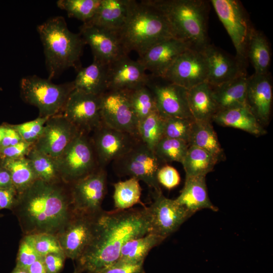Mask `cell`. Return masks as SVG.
Masks as SVG:
<instances>
[{
	"label": "cell",
	"mask_w": 273,
	"mask_h": 273,
	"mask_svg": "<svg viewBox=\"0 0 273 273\" xmlns=\"http://www.w3.org/2000/svg\"><path fill=\"white\" fill-rule=\"evenodd\" d=\"M92 139L98 165L104 168L128 152L140 140L102 123L94 131Z\"/></svg>",
	"instance_id": "cell-17"
},
{
	"label": "cell",
	"mask_w": 273,
	"mask_h": 273,
	"mask_svg": "<svg viewBox=\"0 0 273 273\" xmlns=\"http://www.w3.org/2000/svg\"><path fill=\"white\" fill-rule=\"evenodd\" d=\"M113 186V198L116 209H127L137 204H143L141 200L142 188L136 178L130 177L115 183Z\"/></svg>",
	"instance_id": "cell-35"
},
{
	"label": "cell",
	"mask_w": 273,
	"mask_h": 273,
	"mask_svg": "<svg viewBox=\"0 0 273 273\" xmlns=\"http://www.w3.org/2000/svg\"><path fill=\"white\" fill-rule=\"evenodd\" d=\"M148 76L141 63L124 55L107 65V90H134L146 85Z\"/></svg>",
	"instance_id": "cell-20"
},
{
	"label": "cell",
	"mask_w": 273,
	"mask_h": 273,
	"mask_svg": "<svg viewBox=\"0 0 273 273\" xmlns=\"http://www.w3.org/2000/svg\"><path fill=\"white\" fill-rule=\"evenodd\" d=\"M28 270L29 273H46L42 257L31 265Z\"/></svg>",
	"instance_id": "cell-52"
},
{
	"label": "cell",
	"mask_w": 273,
	"mask_h": 273,
	"mask_svg": "<svg viewBox=\"0 0 273 273\" xmlns=\"http://www.w3.org/2000/svg\"><path fill=\"white\" fill-rule=\"evenodd\" d=\"M175 200L193 214L204 209H209L214 211L218 210V208L209 199L205 176L186 178L184 187L180 195Z\"/></svg>",
	"instance_id": "cell-25"
},
{
	"label": "cell",
	"mask_w": 273,
	"mask_h": 273,
	"mask_svg": "<svg viewBox=\"0 0 273 273\" xmlns=\"http://www.w3.org/2000/svg\"><path fill=\"white\" fill-rule=\"evenodd\" d=\"M43 48L48 79L58 77L64 71L81 67L80 58L85 43L80 34L71 32L64 18L51 17L37 26Z\"/></svg>",
	"instance_id": "cell-4"
},
{
	"label": "cell",
	"mask_w": 273,
	"mask_h": 273,
	"mask_svg": "<svg viewBox=\"0 0 273 273\" xmlns=\"http://www.w3.org/2000/svg\"><path fill=\"white\" fill-rule=\"evenodd\" d=\"M207 66V82L212 86L229 81L245 72L244 65L210 43L201 50Z\"/></svg>",
	"instance_id": "cell-22"
},
{
	"label": "cell",
	"mask_w": 273,
	"mask_h": 273,
	"mask_svg": "<svg viewBox=\"0 0 273 273\" xmlns=\"http://www.w3.org/2000/svg\"><path fill=\"white\" fill-rule=\"evenodd\" d=\"M207 73L202 50L190 47L176 59L162 78L189 89L207 82Z\"/></svg>",
	"instance_id": "cell-15"
},
{
	"label": "cell",
	"mask_w": 273,
	"mask_h": 273,
	"mask_svg": "<svg viewBox=\"0 0 273 273\" xmlns=\"http://www.w3.org/2000/svg\"><path fill=\"white\" fill-rule=\"evenodd\" d=\"M49 118L38 116L34 120L11 126L19 133L23 141L34 145L42 134Z\"/></svg>",
	"instance_id": "cell-43"
},
{
	"label": "cell",
	"mask_w": 273,
	"mask_h": 273,
	"mask_svg": "<svg viewBox=\"0 0 273 273\" xmlns=\"http://www.w3.org/2000/svg\"><path fill=\"white\" fill-rule=\"evenodd\" d=\"M101 2V0H59L57 5L65 11L69 17L85 23L94 17Z\"/></svg>",
	"instance_id": "cell-40"
},
{
	"label": "cell",
	"mask_w": 273,
	"mask_h": 273,
	"mask_svg": "<svg viewBox=\"0 0 273 273\" xmlns=\"http://www.w3.org/2000/svg\"><path fill=\"white\" fill-rule=\"evenodd\" d=\"M128 93L131 106L139 121L158 112L155 97L146 85Z\"/></svg>",
	"instance_id": "cell-38"
},
{
	"label": "cell",
	"mask_w": 273,
	"mask_h": 273,
	"mask_svg": "<svg viewBox=\"0 0 273 273\" xmlns=\"http://www.w3.org/2000/svg\"><path fill=\"white\" fill-rule=\"evenodd\" d=\"M164 240L163 237L152 233L131 239L121 248L117 261L130 263H144L151 250Z\"/></svg>",
	"instance_id": "cell-31"
},
{
	"label": "cell",
	"mask_w": 273,
	"mask_h": 273,
	"mask_svg": "<svg viewBox=\"0 0 273 273\" xmlns=\"http://www.w3.org/2000/svg\"><path fill=\"white\" fill-rule=\"evenodd\" d=\"M77 128L62 114L51 116L46 122L42 134L33 147L56 158L79 133Z\"/></svg>",
	"instance_id": "cell-19"
},
{
	"label": "cell",
	"mask_w": 273,
	"mask_h": 273,
	"mask_svg": "<svg viewBox=\"0 0 273 273\" xmlns=\"http://www.w3.org/2000/svg\"><path fill=\"white\" fill-rule=\"evenodd\" d=\"M7 125H0V144L6 134Z\"/></svg>",
	"instance_id": "cell-53"
},
{
	"label": "cell",
	"mask_w": 273,
	"mask_h": 273,
	"mask_svg": "<svg viewBox=\"0 0 273 273\" xmlns=\"http://www.w3.org/2000/svg\"><path fill=\"white\" fill-rule=\"evenodd\" d=\"M11 273H29L28 268H24L15 266Z\"/></svg>",
	"instance_id": "cell-54"
},
{
	"label": "cell",
	"mask_w": 273,
	"mask_h": 273,
	"mask_svg": "<svg viewBox=\"0 0 273 273\" xmlns=\"http://www.w3.org/2000/svg\"><path fill=\"white\" fill-rule=\"evenodd\" d=\"M212 121L219 125L239 129L255 136L266 132L246 105L218 111Z\"/></svg>",
	"instance_id": "cell-27"
},
{
	"label": "cell",
	"mask_w": 273,
	"mask_h": 273,
	"mask_svg": "<svg viewBox=\"0 0 273 273\" xmlns=\"http://www.w3.org/2000/svg\"><path fill=\"white\" fill-rule=\"evenodd\" d=\"M73 273H78V272H77V271L76 270H75V271H74Z\"/></svg>",
	"instance_id": "cell-55"
},
{
	"label": "cell",
	"mask_w": 273,
	"mask_h": 273,
	"mask_svg": "<svg viewBox=\"0 0 273 273\" xmlns=\"http://www.w3.org/2000/svg\"><path fill=\"white\" fill-rule=\"evenodd\" d=\"M85 44L90 47L93 60L108 65L125 54L117 32L84 24L79 33Z\"/></svg>",
	"instance_id": "cell-18"
},
{
	"label": "cell",
	"mask_w": 273,
	"mask_h": 273,
	"mask_svg": "<svg viewBox=\"0 0 273 273\" xmlns=\"http://www.w3.org/2000/svg\"><path fill=\"white\" fill-rule=\"evenodd\" d=\"M23 236L41 257L51 253L63 252L56 235L39 233Z\"/></svg>",
	"instance_id": "cell-42"
},
{
	"label": "cell",
	"mask_w": 273,
	"mask_h": 273,
	"mask_svg": "<svg viewBox=\"0 0 273 273\" xmlns=\"http://www.w3.org/2000/svg\"><path fill=\"white\" fill-rule=\"evenodd\" d=\"M19 86L22 100L36 107L39 117H47L62 113L75 88L73 81L57 84L48 78L36 75L22 77Z\"/></svg>",
	"instance_id": "cell-6"
},
{
	"label": "cell",
	"mask_w": 273,
	"mask_h": 273,
	"mask_svg": "<svg viewBox=\"0 0 273 273\" xmlns=\"http://www.w3.org/2000/svg\"><path fill=\"white\" fill-rule=\"evenodd\" d=\"M138 131L140 141L154 152L156 145L163 137V117L158 112L150 114L139 121Z\"/></svg>",
	"instance_id": "cell-37"
},
{
	"label": "cell",
	"mask_w": 273,
	"mask_h": 273,
	"mask_svg": "<svg viewBox=\"0 0 273 273\" xmlns=\"http://www.w3.org/2000/svg\"><path fill=\"white\" fill-rule=\"evenodd\" d=\"M117 33L125 54L134 51L139 57L155 44L176 37L165 16L146 0L132 1L126 20Z\"/></svg>",
	"instance_id": "cell-3"
},
{
	"label": "cell",
	"mask_w": 273,
	"mask_h": 273,
	"mask_svg": "<svg viewBox=\"0 0 273 273\" xmlns=\"http://www.w3.org/2000/svg\"><path fill=\"white\" fill-rule=\"evenodd\" d=\"M22 141L19 133L12 127L11 125H7L6 134L0 144V148L13 146Z\"/></svg>",
	"instance_id": "cell-50"
},
{
	"label": "cell",
	"mask_w": 273,
	"mask_h": 273,
	"mask_svg": "<svg viewBox=\"0 0 273 273\" xmlns=\"http://www.w3.org/2000/svg\"><path fill=\"white\" fill-rule=\"evenodd\" d=\"M146 206L100 213L93 237L76 260L78 273H96L117 261L128 241L150 233Z\"/></svg>",
	"instance_id": "cell-1"
},
{
	"label": "cell",
	"mask_w": 273,
	"mask_h": 273,
	"mask_svg": "<svg viewBox=\"0 0 273 273\" xmlns=\"http://www.w3.org/2000/svg\"><path fill=\"white\" fill-rule=\"evenodd\" d=\"M157 178L159 185L170 190L177 186L180 181L178 172L173 167L165 165L159 169Z\"/></svg>",
	"instance_id": "cell-45"
},
{
	"label": "cell",
	"mask_w": 273,
	"mask_h": 273,
	"mask_svg": "<svg viewBox=\"0 0 273 273\" xmlns=\"http://www.w3.org/2000/svg\"><path fill=\"white\" fill-rule=\"evenodd\" d=\"M81 132L94 131L102 124L100 96L74 89L70 94L62 113Z\"/></svg>",
	"instance_id": "cell-16"
},
{
	"label": "cell",
	"mask_w": 273,
	"mask_h": 273,
	"mask_svg": "<svg viewBox=\"0 0 273 273\" xmlns=\"http://www.w3.org/2000/svg\"><path fill=\"white\" fill-rule=\"evenodd\" d=\"M33 146L32 144L22 141L13 146L0 148V160L26 157Z\"/></svg>",
	"instance_id": "cell-46"
},
{
	"label": "cell",
	"mask_w": 273,
	"mask_h": 273,
	"mask_svg": "<svg viewBox=\"0 0 273 273\" xmlns=\"http://www.w3.org/2000/svg\"><path fill=\"white\" fill-rule=\"evenodd\" d=\"M210 2L232 40L236 58L245 65L247 44L253 28L245 9L237 0H211Z\"/></svg>",
	"instance_id": "cell-8"
},
{
	"label": "cell",
	"mask_w": 273,
	"mask_h": 273,
	"mask_svg": "<svg viewBox=\"0 0 273 273\" xmlns=\"http://www.w3.org/2000/svg\"><path fill=\"white\" fill-rule=\"evenodd\" d=\"M77 72L73 81L75 89L98 96L107 90V65L93 60L91 64L80 68Z\"/></svg>",
	"instance_id": "cell-29"
},
{
	"label": "cell",
	"mask_w": 273,
	"mask_h": 273,
	"mask_svg": "<svg viewBox=\"0 0 273 273\" xmlns=\"http://www.w3.org/2000/svg\"><path fill=\"white\" fill-rule=\"evenodd\" d=\"M73 211L97 214L107 192V173L98 167L87 175L69 184Z\"/></svg>",
	"instance_id": "cell-11"
},
{
	"label": "cell",
	"mask_w": 273,
	"mask_h": 273,
	"mask_svg": "<svg viewBox=\"0 0 273 273\" xmlns=\"http://www.w3.org/2000/svg\"><path fill=\"white\" fill-rule=\"evenodd\" d=\"M143 263L117 261L96 273H144Z\"/></svg>",
	"instance_id": "cell-47"
},
{
	"label": "cell",
	"mask_w": 273,
	"mask_h": 273,
	"mask_svg": "<svg viewBox=\"0 0 273 273\" xmlns=\"http://www.w3.org/2000/svg\"><path fill=\"white\" fill-rule=\"evenodd\" d=\"M160 163L154 152L140 140L128 152L114 161V167L120 175L143 181L158 194L162 192L157 178Z\"/></svg>",
	"instance_id": "cell-9"
},
{
	"label": "cell",
	"mask_w": 273,
	"mask_h": 273,
	"mask_svg": "<svg viewBox=\"0 0 273 273\" xmlns=\"http://www.w3.org/2000/svg\"><path fill=\"white\" fill-rule=\"evenodd\" d=\"M40 258L41 257L37 254L32 246L23 236L19 244L16 266L28 268Z\"/></svg>",
	"instance_id": "cell-44"
},
{
	"label": "cell",
	"mask_w": 273,
	"mask_h": 273,
	"mask_svg": "<svg viewBox=\"0 0 273 273\" xmlns=\"http://www.w3.org/2000/svg\"><path fill=\"white\" fill-rule=\"evenodd\" d=\"M67 258L64 252L51 253L42 257L46 273H59Z\"/></svg>",
	"instance_id": "cell-48"
},
{
	"label": "cell",
	"mask_w": 273,
	"mask_h": 273,
	"mask_svg": "<svg viewBox=\"0 0 273 273\" xmlns=\"http://www.w3.org/2000/svg\"><path fill=\"white\" fill-rule=\"evenodd\" d=\"M12 210L23 236L39 233L57 236L73 212L69 184L37 179L19 194Z\"/></svg>",
	"instance_id": "cell-2"
},
{
	"label": "cell",
	"mask_w": 273,
	"mask_h": 273,
	"mask_svg": "<svg viewBox=\"0 0 273 273\" xmlns=\"http://www.w3.org/2000/svg\"><path fill=\"white\" fill-rule=\"evenodd\" d=\"M163 118V137L183 140L189 144L192 123L194 120L176 117Z\"/></svg>",
	"instance_id": "cell-41"
},
{
	"label": "cell",
	"mask_w": 273,
	"mask_h": 273,
	"mask_svg": "<svg viewBox=\"0 0 273 273\" xmlns=\"http://www.w3.org/2000/svg\"><path fill=\"white\" fill-rule=\"evenodd\" d=\"M248 77L244 72L221 84L210 85L218 111L246 105Z\"/></svg>",
	"instance_id": "cell-26"
},
{
	"label": "cell",
	"mask_w": 273,
	"mask_h": 273,
	"mask_svg": "<svg viewBox=\"0 0 273 273\" xmlns=\"http://www.w3.org/2000/svg\"><path fill=\"white\" fill-rule=\"evenodd\" d=\"M100 112L102 123L140 140L139 121L131 106L128 91L108 90L103 94L100 96Z\"/></svg>",
	"instance_id": "cell-10"
},
{
	"label": "cell",
	"mask_w": 273,
	"mask_h": 273,
	"mask_svg": "<svg viewBox=\"0 0 273 273\" xmlns=\"http://www.w3.org/2000/svg\"><path fill=\"white\" fill-rule=\"evenodd\" d=\"M146 85L153 93L161 116L194 120L189 109L187 89L150 74Z\"/></svg>",
	"instance_id": "cell-13"
},
{
	"label": "cell",
	"mask_w": 273,
	"mask_h": 273,
	"mask_svg": "<svg viewBox=\"0 0 273 273\" xmlns=\"http://www.w3.org/2000/svg\"><path fill=\"white\" fill-rule=\"evenodd\" d=\"M101 212L88 214L73 211L69 219L57 235L67 258L76 260L81 255L92 240Z\"/></svg>",
	"instance_id": "cell-12"
},
{
	"label": "cell",
	"mask_w": 273,
	"mask_h": 273,
	"mask_svg": "<svg viewBox=\"0 0 273 273\" xmlns=\"http://www.w3.org/2000/svg\"><path fill=\"white\" fill-rule=\"evenodd\" d=\"M150 231L165 239L176 232L194 214L178 204L175 199L155 194L154 201L147 207Z\"/></svg>",
	"instance_id": "cell-14"
},
{
	"label": "cell",
	"mask_w": 273,
	"mask_h": 273,
	"mask_svg": "<svg viewBox=\"0 0 273 273\" xmlns=\"http://www.w3.org/2000/svg\"><path fill=\"white\" fill-rule=\"evenodd\" d=\"M0 164L10 172L13 186L19 194L38 179L26 157L0 160Z\"/></svg>",
	"instance_id": "cell-34"
},
{
	"label": "cell",
	"mask_w": 273,
	"mask_h": 273,
	"mask_svg": "<svg viewBox=\"0 0 273 273\" xmlns=\"http://www.w3.org/2000/svg\"><path fill=\"white\" fill-rule=\"evenodd\" d=\"M55 161L62 181L67 184L84 177L99 167L92 139L88 133L81 131Z\"/></svg>",
	"instance_id": "cell-7"
},
{
	"label": "cell",
	"mask_w": 273,
	"mask_h": 273,
	"mask_svg": "<svg viewBox=\"0 0 273 273\" xmlns=\"http://www.w3.org/2000/svg\"><path fill=\"white\" fill-rule=\"evenodd\" d=\"M189 109L194 120L212 122L218 112L211 86L207 82L188 89Z\"/></svg>",
	"instance_id": "cell-28"
},
{
	"label": "cell",
	"mask_w": 273,
	"mask_h": 273,
	"mask_svg": "<svg viewBox=\"0 0 273 273\" xmlns=\"http://www.w3.org/2000/svg\"><path fill=\"white\" fill-rule=\"evenodd\" d=\"M218 160L211 154L194 146H189L181 163L186 174V178L205 176L211 172Z\"/></svg>",
	"instance_id": "cell-33"
},
{
	"label": "cell",
	"mask_w": 273,
	"mask_h": 273,
	"mask_svg": "<svg viewBox=\"0 0 273 273\" xmlns=\"http://www.w3.org/2000/svg\"><path fill=\"white\" fill-rule=\"evenodd\" d=\"M26 157L30 161L38 179L49 183L63 182L58 170L55 158L33 147Z\"/></svg>",
	"instance_id": "cell-36"
},
{
	"label": "cell",
	"mask_w": 273,
	"mask_h": 273,
	"mask_svg": "<svg viewBox=\"0 0 273 273\" xmlns=\"http://www.w3.org/2000/svg\"><path fill=\"white\" fill-rule=\"evenodd\" d=\"M166 18L176 37L202 50L209 43L208 4L202 0H146Z\"/></svg>",
	"instance_id": "cell-5"
},
{
	"label": "cell",
	"mask_w": 273,
	"mask_h": 273,
	"mask_svg": "<svg viewBox=\"0 0 273 273\" xmlns=\"http://www.w3.org/2000/svg\"><path fill=\"white\" fill-rule=\"evenodd\" d=\"M272 101V86L269 74H254L248 77L246 104L262 125L269 120Z\"/></svg>",
	"instance_id": "cell-23"
},
{
	"label": "cell",
	"mask_w": 273,
	"mask_h": 273,
	"mask_svg": "<svg viewBox=\"0 0 273 273\" xmlns=\"http://www.w3.org/2000/svg\"><path fill=\"white\" fill-rule=\"evenodd\" d=\"M246 56L253 66L254 74L268 73L271 61L269 46L264 35L253 27L249 38Z\"/></svg>",
	"instance_id": "cell-32"
},
{
	"label": "cell",
	"mask_w": 273,
	"mask_h": 273,
	"mask_svg": "<svg viewBox=\"0 0 273 273\" xmlns=\"http://www.w3.org/2000/svg\"><path fill=\"white\" fill-rule=\"evenodd\" d=\"M18 196L19 194L14 187L0 189V210L9 209L12 210Z\"/></svg>",
	"instance_id": "cell-49"
},
{
	"label": "cell",
	"mask_w": 273,
	"mask_h": 273,
	"mask_svg": "<svg viewBox=\"0 0 273 273\" xmlns=\"http://www.w3.org/2000/svg\"><path fill=\"white\" fill-rule=\"evenodd\" d=\"M133 0H101L94 17L84 23L117 32L124 24Z\"/></svg>",
	"instance_id": "cell-24"
},
{
	"label": "cell",
	"mask_w": 273,
	"mask_h": 273,
	"mask_svg": "<svg viewBox=\"0 0 273 273\" xmlns=\"http://www.w3.org/2000/svg\"><path fill=\"white\" fill-rule=\"evenodd\" d=\"M14 187L9 170L0 164V189Z\"/></svg>",
	"instance_id": "cell-51"
},
{
	"label": "cell",
	"mask_w": 273,
	"mask_h": 273,
	"mask_svg": "<svg viewBox=\"0 0 273 273\" xmlns=\"http://www.w3.org/2000/svg\"><path fill=\"white\" fill-rule=\"evenodd\" d=\"M192 47L189 43L172 37L153 46L137 60L150 74L162 77L176 59Z\"/></svg>",
	"instance_id": "cell-21"
},
{
	"label": "cell",
	"mask_w": 273,
	"mask_h": 273,
	"mask_svg": "<svg viewBox=\"0 0 273 273\" xmlns=\"http://www.w3.org/2000/svg\"><path fill=\"white\" fill-rule=\"evenodd\" d=\"M189 144L204 150L218 161L224 157L223 150L211 122L194 120Z\"/></svg>",
	"instance_id": "cell-30"
},
{
	"label": "cell",
	"mask_w": 273,
	"mask_h": 273,
	"mask_svg": "<svg viewBox=\"0 0 273 273\" xmlns=\"http://www.w3.org/2000/svg\"><path fill=\"white\" fill-rule=\"evenodd\" d=\"M189 147L186 141L163 137L156 145L154 152L161 162L181 163Z\"/></svg>",
	"instance_id": "cell-39"
}]
</instances>
